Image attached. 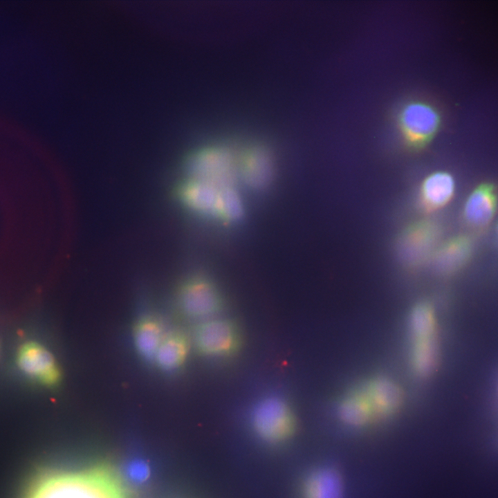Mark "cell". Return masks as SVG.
<instances>
[{
	"label": "cell",
	"mask_w": 498,
	"mask_h": 498,
	"mask_svg": "<svg viewBox=\"0 0 498 498\" xmlns=\"http://www.w3.org/2000/svg\"><path fill=\"white\" fill-rule=\"evenodd\" d=\"M175 304L183 318L196 324L223 315L227 301L213 279L196 273L185 277L178 285Z\"/></svg>",
	"instance_id": "obj_4"
},
{
	"label": "cell",
	"mask_w": 498,
	"mask_h": 498,
	"mask_svg": "<svg viewBox=\"0 0 498 498\" xmlns=\"http://www.w3.org/2000/svg\"><path fill=\"white\" fill-rule=\"evenodd\" d=\"M362 381L375 405L380 423L398 414L405 403V393L396 381L381 374L367 376Z\"/></svg>",
	"instance_id": "obj_13"
},
{
	"label": "cell",
	"mask_w": 498,
	"mask_h": 498,
	"mask_svg": "<svg viewBox=\"0 0 498 498\" xmlns=\"http://www.w3.org/2000/svg\"><path fill=\"white\" fill-rule=\"evenodd\" d=\"M497 396H498V381H497Z\"/></svg>",
	"instance_id": "obj_22"
},
{
	"label": "cell",
	"mask_w": 498,
	"mask_h": 498,
	"mask_svg": "<svg viewBox=\"0 0 498 498\" xmlns=\"http://www.w3.org/2000/svg\"><path fill=\"white\" fill-rule=\"evenodd\" d=\"M409 359L412 371L427 379L437 371L441 358L437 314L427 300L417 302L407 317Z\"/></svg>",
	"instance_id": "obj_2"
},
{
	"label": "cell",
	"mask_w": 498,
	"mask_h": 498,
	"mask_svg": "<svg viewBox=\"0 0 498 498\" xmlns=\"http://www.w3.org/2000/svg\"><path fill=\"white\" fill-rule=\"evenodd\" d=\"M455 183L447 172H434L422 181L418 194V204L424 213H432L441 209L453 197Z\"/></svg>",
	"instance_id": "obj_15"
},
{
	"label": "cell",
	"mask_w": 498,
	"mask_h": 498,
	"mask_svg": "<svg viewBox=\"0 0 498 498\" xmlns=\"http://www.w3.org/2000/svg\"><path fill=\"white\" fill-rule=\"evenodd\" d=\"M167 331L163 321L154 314L145 313L138 318L133 328V342L141 360L154 362L156 351Z\"/></svg>",
	"instance_id": "obj_16"
},
{
	"label": "cell",
	"mask_w": 498,
	"mask_h": 498,
	"mask_svg": "<svg viewBox=\"0 0 498 498\" xmlns=\"http://www.w3.org/2000/svg\"><path fill=\"white\" fill-rule=\"evenodd\" d=\"M440 237L438 224L427 219L414 221L398 234L396 251L400 263L416 269L430 261Z\"/></svg>",
	"instance_id": "obj_7"
},
{
	"label": "cell",
	"mask_w": 498,
	"mask_h": 498,
	"mask_svg": "<svg viewBox=\"0 0 498 498\" xmlns=\"http://www.w3.org/2000/svg\"><path fill=\"white\" fill-rule=\"evenodd\" d=\"M192 349L190 334L180 329L167 331L156 351L154 363L162 372L176 373L185 365Z\"/></svg>",
	"instance_id": "obj_14"
},
{
	"label": "cell",
	"mask_w": 498,
	"mask_h": 498,
	"mask_svg": "<svg viewBox=\"0 0 498 498\" xmlns=\"http://www.w3.org/2000/svg\"><path fill=\"white\" fill-rule=\"evenodd\" d=\"M238 180L250 190L261 192L268 189L276 174L270 152L259 145H252L237 154Z\"/></svg>",
	"instance_id": "obj_11"
},
{
	"label": "cell",
	"mask_w": 498,
	"mask_h": 498,
	"mask_svg": "<svg viewBox=\"0 0 498 498\" xmlns=\"http://www.w3.org/2000/svg\"><path fill=\"white\" fill-rule=\"evenodd\" d=\"M129 477L135 481H140L146 479L149 470L147 466L142 462H134L128 468Z\"/></svg>",
	"instance_id": "obj_21"
},
{
	"label": "cell",
	"mask_w": 498,
	"mask_h": 498,
	"mask_svg": "<svg viewBox=\"0 0 498 498\" xmlns=\"http://www.w3.org/2000/svg\"><path fill=\"white\" fill-rule=\"evenodd\" d=\"M17 370L40 387L53 388L61 382V367L52 351L42 342L27 340L21 343L15 357Z\"/></svg>",
	"instance_id": "obj_8"
},
{
	"label": "cell",
	"mask_w": 498,
	"mask_h": 498,
	"mask_svg": "<svg viewBox=\"0 0 498 498\" xmlns=\"http://www.w3.org/2000/svg\"><path fill=\"white\" fill-rule=\"evenodd\" d=\"M190 335L192 348L206 360H230L243 348L241 325L236 319L223 315L196 323Z\"/></svg>",
	"instance_id": "obj_3"
},
{
	"label": "cell",
	"mask_w": 498,
	"mask_h": 498,
	"mask_svg": "<svg viewBox=\"0 0 498 498\" xmlns=\"http://www.w3.org/2000/svg\"><path fill=\"white\" fill-rule=\"evenodd\" d=\"M344 483L339 470L323 465L312 470L305 478L302 498H344Z\"/></svg>",
	"instance_id": "obj_18"
},
{
	"label": "cell",
	"mask_w": 498,
	"mask_h": 498,
	"mask_svg": "<svg viewBox=\"0 0 498 498\" xmlns=\"http://www.w3.org/2000/svg\"><path fill=\"white\" fill-rule=\"evenodd\" d=\"M255 434L266 443L277 444L293 436L297 418L290 400L278 393L261 396L254 404L250 416Z\"/></svg>",
	"instance_id": "obj_5"
},
{
	"label": "cell",
	"mask_w": 498,
	"mask_h": 498,
	"mask_svg": "<svg viewBox=\"0 0 498 498\" xmlns=\"http://www.w3.org/2000/svg\"><path fill=\"white\" fill-rule=\"evenodd\" d=\"M243 200L236 185L221 188L216 221L225 225H234L245 216Z\"/></svg>",
	"instance_id": "obj_20"
},
{
	"label": "cell",
	"mask_w": 498,
	"mask_h": 498,
	"mask_svg": "<svg viewBox=\"0 0 498 498\" xmlns=\"http://www.w3.org/2000/svg\"><path fill=\"white\" fill-rule=\"evenodd\" d=\"M497 206L495 187L490 183H483L477 187L467 198L463 216L473 227L487 225L495 215Z\"/></svg>",
	"instance_id": "obj_19"
},
{
	"label": "cell",
	"mask_w": 498,
	"mask_h": 498,
	"mask_svg": "<svg viewBox=\"0 0 498 498\" xmlns=\"http://www.w3.org/2000/svg\"><path fill=\"white\" fill-rule=\"evenodd\" d=\"M335 412L342 424L351 429H365L378 424L373 403L360 380L341 395Z\"/></svg>",
	"instance_id": "obj_12"
},
{
	"label": "cell",
	"mask_w": 498,
	"mask_h": 498,
	"mask_svg": "<svg viewBox=\"0 0 498 498\" xmlns=\"http://www.w3.org/2000/svg\"><path fill=\"white\" fill-rule=\"evenodd\" d=\"M237 155L228 147L214 145L194 150L182 163L185 177L210 183L219 188L236 185Z\"/></svg>",
	"instance_id": "obj_6"
},
{
	"label": "cell",
	"mask_w": 498,
	"mask_h": 498,
	"mask_svg": "<svg viewBox=\"0 0 498 498\" xmlns=\"http://www.w3.org/2000/svg\"><path fill=\"white\" fill-rule=\"evenodd\" d=\"M29 498H127V493L118 472L100 464L49 474L37 483Z\"/></svg>",
	"instance_id": "obj_1"
},
{
	"label": "cell",
	"mask_w": 498,
	"mask_h": 498,
	"mask_svg": "<svg viewBox=\"0 0 498 498\" xmlns=\"http://www.w3.org/2000/svg\"><path fill=\"white\" fill-rule=\"evenodd\" d=\"M398 122L407 145L413 149H420L436 132L440 119L437 111L431 104L413 101L403 107Z\"/></svg>",
	"instance_id": "obj_9"
},
{
	"label": "cell",
	"mask_w": 498,
	"mask_h": 498,
	"mask_svg": "<svg viewBox=\"0 0 498 498\" xmlns=\"http://www.w3.org/2000/svg\"><path fill=\"white\" fill-rule=\"evenodd\" d=\"M471 252L470 239L458 236L436 248L430 260L433 270L442 276L454 275L468 261Z\"/></svg>",
	"instance_id": "obj_17"
},
{
	"label": "cell",
	"mask_w": 498,
	"mask_h": 498,
	"mask_svg": "<svg viewBox=\"0 0 498 498\" xmlns=\"http://www.w3.org/2000/svg\"><path fill=\"white\" fill-rule=\"evenodd\" d=\"M220 190L207 182L184 176L173 187L172 197L187 213L216 221Z\"/></svg>",
	"instance_id": "obj_10"
}]
</instances>
